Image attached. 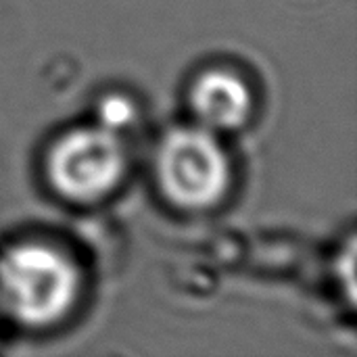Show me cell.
Wrapping results in <instances>:
<instances>
[{
	"label": "cell",
	"instance_id": "1",
	"mask_svg": "<svg viewBox=\"0 0 357 357\" xmlns=\"http://www.w3.org/2000/svg\"><path fill=\"white\" fill-rule=\"evenodd\" d=\"M75 268L44 245H19L0 257V301L29 326L59 320L75 299Z\"/></svg>",
	"mask_w": 357,
	"mask_h": 357
},
{
	"label": "cell",
	"instance_id": "3",
	"mask_svg": "<svg viewBox=\"0 0 357 357\" xmlns=\"http://www.w3.org/2000/svg\"><path fill=\"white\" fill-rule=\"evenodd\" d=\"M123 169V153L109 128H82L52 149L48 172L54 186L69 199L90 201L109 192Z\"/></svg>",
	"mask_w": 357,
	"mask_h": 357
},
{
	"label": "cell",
	"instance_id": "5",
	"mask_svg": "<svg viewBox=\"0 0 357 357\" xmlns=\"http://www.w3.org/2000/svg\"><path fill=\"white\" fill-rule=\"evenodd\" d=\"M132 115H134L132 105L126 98H121V96H109L100 105V121L109 130L130 123Z\"/></svg>",
	"mask_w": 357,
	"mask_h": 357
},
{
	"label": "cell",
	"instance_id": "2",
	"mask_svg": "<svg viewBox=\"0 0 357 357\" xmlns=\"http://www.w3.org/2000/svg\"><path fill=\"white\" fill-rule=\"evenodd\" d=\"M159 180L165 195L182 207H209L228 186V161L218 140L199 128H180L159 149Z\"/></svg>",
	"mask_w": 357,
	"mask_h": 357
},
{
	"label": "cell",
	"instance_id": "4",
	"mask_svg": "<svg viewBox=\"0 0 357 357\" xmlns=\"http://www.w3.org/2000/svg\"><path fill=\"white\" fill-rule=\"evenodd\" d=\"M251 92L243 79L224 71H209L192 88V107L199 119L218 130L241 128L251 113Z\"/></svg>",
	"mask_w": 357,
	"mask_h": 357
}]
</instances>
